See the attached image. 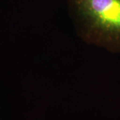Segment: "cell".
Returning <instances> with one entry per match:
<instances>
[{"instance_id":"cell-1","label":"cell","mask_w":120,"mask_h":120,"mask_svg":"<svg viewBox=\"0 0 120 120\" xmlns=\"http://www.w3.org/2000/svg\"><path fill=\"white\" fill-rule=\"evenodd\" d=\"M68 6L82 40L120 53V0H68Z\"/></svg>"}]
</instances>
